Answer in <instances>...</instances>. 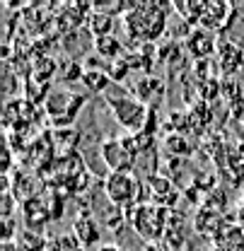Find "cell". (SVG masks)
<instances>
[{"label": "cell", "mask_w": 244, "mask_h": 251, "mask_svg": "<svg viewBox=\"0 0 244 251\" xmlns=\"http://www.w3.org/2000/svg\"><path fill=\"white\" fill-rule=\"evenodd\" d=\"M167 5H153V2H143V5H131V10L123 17L126 31L133 41H155L160 39L167 29Z\"/></svg>", "instance_id": "cell-1"}, {"label": "cell", "mask_w": 244, "mask_h": 251, "mask_svg": "<svg viewBox=\"0 0 244 251\" xmlns=\"http://www.w3.org/2000/svg\"><path fill=\"white\" fill-rule=\"evenodd\" d=\"M104 99H107V104H109L114 119H116L131 135L143 133L145 121H148V114H150V109H148L145 101H140L138 97H131V94H121V97L107 94Z\"/></svg>", "instance_id": "cell-2"}, {"label": "cell", "mask_w": 244, "mask_h": 251, "mask_svg": "<svg viewBox=\"0 0 244 251\" xmlns=\"http://www.w3.org/2000/svg\"><path fill=\"white\" fill-rule=\"evenodd\" d=\"M143 188V184L138 181V176L133 172H111L104 181V191H107V198L123 210H131L136 205H140V198H138V191Z\"/></svg>", "instance_id": "cell-3"}, {"label": "cell", "mask_w": 244, "mask_h": 251, "mask_svg": "<svg viewBox=\"0 0 244 251\" xmlns=\"http://www.w3.org/2000/svg\"><path fill=\"white\" fill-rule=\"evenodd\" d=\"M128 218H131L133 229H136L143 239H148V242L160 239V237L167 232V220H169V215H167L164 208H157L153 203H140V205L131 208Z\"/></svg>", "instance_id": "cell-4"}, {"label": "cell", "mask_w": 244, "mask_h": 251, "mask_svg": "<svg viewBox=\"0 0 244 251\" xmlns=\"http://www.w3.org/2000/svg\"><path fill=\"white\" fill-rule=\"evenodd\" d=\"M99 155L104 159V164L109 167V172H131L133 162L138 159L136 135L107 138V140L99 145Z\"/></svg>", "instance_id": "cell-5"}, {"label": "cell", "mask_w": 244, "mask_h": 251, "mask_svg": "<svg viewBox=\"0 0 244 251\" xmlns=\"http://www.w3.org/2000/svg\"><path fill=\"white\" fill-rule=\"evenodd\" d=\"M85 104V97L70 92V90H58L46 99V111L54 119V124L58 126H70L75 121L80 106Z\"/></svg>", "instance_id": "cell-6"}, {"label": "cell", "mask_w": 244, "mask_h": 251, "mask_svg": "<svg viewBox=\"0 0 244 251\" xmlns=\"http://www.w3.org/2000/svg\"><path fill=\"white\" fill-rule=\"evenodd\" d=\"M145 186L150 191L148 203H153L157 208H164V210L174 208V203L179 198V188L174 186V179H169L164 174H153V176H148Z\"/></svg>", "instance_id": "cell-7"}, {"label": "cell", "mask_w": 244, "mask_h": 251, "mask_svg": "<svg viewBox=\"0 0 244 251\" xmlns=\"http://www.w3.org/2000/svg\"><path fill=\"white\" fill-rule=\"evenodd\" d=\"M232 5L227 2H206V10L201 15V25L198 27H206L211 31H222L227 29L230 20H232Z\"/></svg>", "instance_id": "cell-8"}, {"label": "cell", "mask_w": 244, "mask_h": 251, "mask_svg": "<svg viewBox=\"0 0 244 251\" xmlns=\"http://www.w3.org/2000/svg\"><path fill=\"white\" fill-rule=\"evenodd\" d=\"M186 49L193 58H206L215 51V31L206 29V27H198L189 34L186 39Z\"/></svg>", "instance_id": "cell-9"}, {"label": "cell", "mask_w": 244, "mask_h": 251, "mask_svg": "<svg viewBox=\"0 0 244 251\" xmlns=\"http://www.w3.org/2000/svg\"><path fill=\"white\" fill-rule=\"evenodd\" d=\"M73 234H75V239L82 247H92L99 239V225H97V220L92 218L90 213H82L73 225Z\"/></svg>", "instance_id": "cell-10"}, {"label": "cell", "mask_w": 244, "mask_h": 251, "mask_svg": "<svg viewBox=\"0 0 244 251\" xmlns=\"http://www.w3.org/2000/svg\"><path fill=\"white\" fill-rule=\"evenodd\" d=\"M87 87H90L92 92H97V94H104L107 92V87H109V82H111V77L104 73V70H85V75L80 77Z\"/></svg>", "instance_id": "cell-11"}, {"label": "cell", "mask_w": 244, "mask_h": 251, "mask_svg": "<svg viewBox=\"0 0 244 251\" xmlns=\"http://www.w3.org/2000/svg\"><path fill=\"white\" fill-rule=\"evenodd\" d=\"M90 29L92 34H97V39L102 36H109L111 29H114V15H107V12H97L90 17Z\"/></svg>", "instance_id": "cell-12"}, {"label": "cell", "mask_w": 244, "mask_h": 251, "mask_svg": "<svg viewBox=\"0 0 244 251\" xmlns=\"http://www.w3.org/2000/svg\"><path fill=\"white\" fill-rule=\"evenodd\" d=\"M94 49H97V53L99 56H107V58H116L119 53H121V44L109 34V36H102V39H97L94 41ZM119 61V58H116Z\"/></svg>", "instance_id": "cell-13"}, {"label": "cell", "mask_w": 244, "mask_h": 251, "mask_svg": "<svg viewBox=\"0 0 244 251\" xmlns=\"http://www.w3.org/2000/svg\"><path fill=\"white\" fill-rule=\"evenodd\" d=\"M54 249L56 251H85V247L75 239V234H65V237H58L54 242Z\"/></svg>", "instance_id": "cell-14"}]
</instances>
